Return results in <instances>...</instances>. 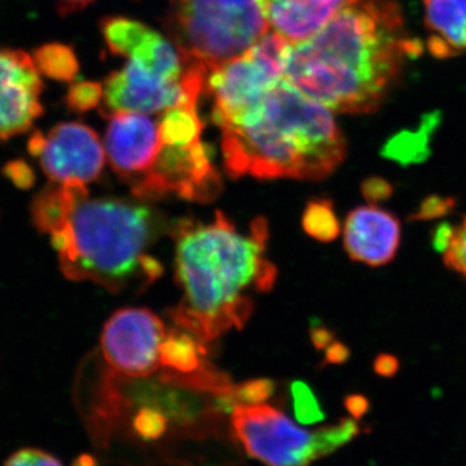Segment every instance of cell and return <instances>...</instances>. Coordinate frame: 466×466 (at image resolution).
Returning <instances> with one entry per match:
<instances>
[{"instance_id": "obj_4", "label": "cell", "mask_w": 466, "mask_h": 466, "mask_svg": "<svg viewBox=\"0 0 466 466\" xmlns=\"http://www.w3.org/2000/svg\"><path fill=\"white\" fill-rule=\"evenodd\" d=\"M157 228V218L144 205L91 198L86 189L50 238L66 279L119 291L161 276V263L147 254Z\"/></svg>"}, {"instance_id": "obj_20", "label": "cell", "mask_w": 466, "mask_h": 466, "mask_svg": "<svg viewBox=\"0 0 466 466\" xmlns=\"http://www.w3.org/2000/svg\"><path fill=\"white\" fill-rule=\"evenodd\" d=\"M437 125V116H426L424 124L416 133H403L392 137L383 147L382 155L401 165L422 162L429 156L428 139Z\"/></svg>"}, {"instance_id": "obj_29", "label": "cell", "mask_w": 466, "mask_h": 466, "mask_svg": "<svg viewBox=\"0 0 466 466\" xmlns=\"http://www.w3.org/2000/svg\"><path fill=\"white\" fill-rule=\"evenodd\" d=\"M361 193L370 204H379L391 198L394 187L385 177H370L361 184Z\"/></svg>"}, {"instance_id": "obj_16", "label": "cell", "mask_w": 466, "mask_h": 466, "mask_svg": "<svg viewBox=\"0 0 466 466\" xmlns=\"http://www.w3.org/2000/svg\"><path fill=\"white\" fill-rule=\"evenodd\" d=\"M426 48L434 57H455L466 52V0H422Z\"/></svg>"}, {"instance_id": "obj_2", "label": "cell", "mask_w": 466, "mask_h": 466, "mask_svg": "<svg viewBox=\"0 0 466 466\" xmlns=\"http://www.w3.org/2000/svg\"><path fill=\"white\" fill-rule=\"evenodd\" d=\"M268 225L250 223L249 232L222 211L211 222L182 219L175 226V278L183 291L171 318L202 342L241 329L254 309L251 293L274 287L278 268L265 257Z\"/></svg>"}, {"instance_id": "obj_34", "label": "cell", "mask_w": 466, "mask_h": 466, "mask_svg": "<svg viewBox=\"0 0 466 466\" xmlns=\"http://www.w3.org/2000/svg\"><path fill=\"white\" fill-rule=\"evenodd\" d=\"M350 350L341 342L333 341L325 352V364H342L348 360Z\"/></svg>"}, {"instance_id": "obj_11", "label": "cell", "mask_w": 466, "mask_h": 466, "mask_svg": "<svg viewBox=\"0 0 466 466\" xmlns=\"http://www.w3.org/2000/svg\"><path fill=\"white\" fill-rule=\"evenodd\" d=\"M164 321L147 309H122L104 325L100 346L113 372L142 379L161 367V346L167 339Z\"/></svg>"}, {"instance_id": "obj_8", "label": "cell", "mask_w": 466, "mask_h": 466, "mask_svg": "<svg viewBox=\"0 0 466 466\" xmlns=\"http://www.w3.org/2000/svg\"><path fill=\"white\" fill-rule=\"evenodd\" d=\"M283 78L284 61L258 45L211 70L205 92L213 96L214 124L219 127L249 112Z\"/></svg>"}, {"instance_id": "obj_30", "label": "cell", "mask_w": 466, "mask_h": 466, "mask_svg": "<svg viewBox=\"0 0 466 466\" xmlns=\"http://www.w3.org/2000/svg\"><path fill=\"white\" fill-rule=\"evenodd\" d=\"M3 174L18 188H29L35 180L33 168L24 159H14L3 167Z\"/></svg>"}, {"instance_id": "obj_35", "label": "cell", "mask_w": 466, "mask_h": 466, "mask_svg": "<svg viewBox=\"0 0 466 466\" xmlns=\"http://www.w3.org/2000/svg\"><path fill=\"white\" fill-rule=\"evenodd\" d=\"M94 2L95 0H57V11L61 16H67V15L82 11Z\"/></svg>"}, {"instance_id": "obj_14", "label": "cell", "mask_w": 466, "mask_h": 466, "mask_svg": "<svg viewBox=\"0 0 466 466\" xmlns=\"http://www.w3.org/2000/svg\"><path fill=\"white\" fill-rule=\"evenodd\" d=\"M401 238L400 219L375 205L350 211L343 245L350 258L370 267L388 265L397 256Z\"/></svg>"}, {"instance_id": "obj_17", "label": "cell", "mask_w": 466, "mask_h": 466, "mask_svg": "<svg viewBox=\"0 0 466 466\" xmlns=\"http://www.w3.org/2000/svg\"><path fill=\"white\" fill-rule=\"evenodd\" d=\"M208 355L207 346L195 334L173 332L167 334L161 346V366L179 375H189L204 367V358Z\"/></svg>"}, {"instance_id": "obj_25", "label": "cell", "mask_w": 466, "mask_h": 466, "mask_svg": "<svg viewBox=\"0 0 466 466\" xmlns=\"http://www.w3.org/2000/svg\"><path fill=\"white\" fill-rule=\"evenodd\" d=\"M275 391V383L268 379H257L235 386L233 400L236 404H259L268 400Z\"/></svg>"}, {"instance_id": "obj_10", "label": "cell", "mask_w": 466, "mask_h": 466, "mask_svg": "<svg viewBox=\"0 0 466 466\" xmlns=\"http://www.w3.org/2000/svg\"><path fill=\"white\" fill-rule=\"evenodd\" d=\"M27 152L38 158L43 173L54 183L88 184L99 179L106 148L99 135L82 122H61L47 134L34 131Z\"/></svg>"}, {"instance_id": "obj_5", "label": "cell", "mask_w": 466, "mask_h": 466, "mask_svg": "<svg viewBox=\"0 0 466 466\" xmlns=\"http://www.w3.org/2000/svg\"><path fill=\"white\" fill-rule=\"evenodd\" d=\"M165 30L187 64L211 72L268 33L258 0H168Z\"/></svg>"}, {"instance_id": "obj_33", "label": "cell", "mask_w": 466, "mask_h": 466, "mask_svg": "<svg viewBox=\"0 0 466 466\" xmlns=\"http://www.w3.org/2000/svg\"><path fill=\"white\" fill-rule=\"evenodd\" d=\"M455 227L451 226L450 223H441L433 232V247L435 250L443 253L449 247L451 238L453 235Z\"/></svg>"}, {"instance_id": "obj_32", "label": "cell", "mask_w": 466, "mask_h": 466, "mask_svg": "<svg viewBox=\"0 0 466 466\" xmlns=\"http://www.w3.org/2000/svg\"><path fill=\"white\" fill-rule=\"evenodd\" d=\"M400 370V361L392 355L381 354L375 360V370L377 375L383 377H392L397 375Z\"/></svg>"}, {"instance_id": "obj_21", "label": "cell", "mask_w": 466, "mask_h": 466, "mask_svg": "<svg viewBox=\"0 0 466 466\" xmlns=\"http://www.w3.org/2000/svg\"><path fill=\"white\" fill-rule=\"evenodd\" d=\"M302 227L309 238L321 242L336 240L341 232V223L328 198L309 201L302 216Z\"/></svg>"}, {"instance_id": "obj_37", "label": "cell", "mask_w": 466, "mask_h": 466, "mask_svg": "<svg viewBox=\"0 0 466 466\" xmlns=\"http://www.w3.org/2000/svg\"><path fill=\"white\" fill-rule=\"evenodd\" d=\"M72 466H100L99 462H97V460L94 458V456L91 455H81L78 456L73 461Z\"/></svg>"}, {"instance_id": "obj_27", "label": "cell", "mask_w": 466, "mask_h": 466, "mask_svg": "<svg viewBox=\"0 0 466 466\" xmlns=\"http://www.w3.org/2000/svg\"><path fill=\"white\" fill-rule=\"evenodd\" d=\"M5 466H64L63 462L47 452L39 449H21L12 453L5 460Z\"/></svg>"}, {"instance_id": "obj_7", "label": "cell", "mask_w": 466, "mask_h": 466, "mask_svg": "<svg viewBox=\"0 0 466 466\" xmlns=\"http://www.w3.org/2000/svg\"><path fill=\"white\" fill-rule=\"evenodd\" d=\"M207 78L208 72L200 66L187 64L182 81H171L128 60L121 70L110 73L104 81L100 112L106 116L116 112L162 115L174 106H198Z\"/></svg>"}, {"instance_id": "obj_13", "label": "cell", "mask_w": 466, "mask_h": 466, "mask_svg": "<svg viewBox=\"0 0 466 466\" xmlns=\"http://www.w3.org/2000/svg\"><path fill=\"white\" fill-rule=\"evenodd\" d=\"M106 118L109 124L104 148L110 167L122 179L137 183L161 152L158 122L137 112H116Z\"/></svg>"}, {"instance_id": "obj_3", "label": "cell", "mask_w": 466, "mask_h": 466, "mask_svg": "<svg viewBox=\"0 0 466 466\" xmlns=\"http://www.w3.org/2000/svg\"><path fill=\"white\" fill-rule=\"evenodd\" d=\"M219 128L223 165L232 179L318 182L336 171L348 150L330 110L285 78L258 106Z\"/></svg>"}, {"instance_id": "obj_31", "label": "cell", "mask_w": 466, "mask_h": 466, "mask_svg": "<svg viewBox=\"0 0 466 466\" xmlns=\"http://www.w3.org/2000/svg\"><path fill=\"white\" fill-rule=\"evenodd\" d=\"M345 407L352 419H361L370 410V400L364 395L352 394L345 400Z\"/></svg>"}, {"instance_id": "obj_12", "label": "cell", "mask_w": 466, "mask_h": 466, "mask_svg": "<svg viewBox=\"0 0 466 466\" xmlns=\"http://www.w3.org/2000/svg\"><path fill=\"white\" fill-rule=\"evenodd\" d=\"M43 88L32 55L0 47V143L27 133L43 116Z\"/></svg>"}, {"instance_id": "obj_23", "label": "cell", "mask_w": 466, "mask_h": 466, "mask_svg": "<svg viewBox=\"0 0 466 466\" xmlns=\"http://www.w3.org/2000/svg\"><path fill=\"white\" fill-rule=\"evenodd\" d=\"M291 398H293L294 413L300 424H317L324 419V413L317 397L305 382H293Z\"/></svg>"}, {"instance_id": "obj_36", "label": "cell", "mask_w": 466, "mask_h": 466, "mask_svg": "<svg viewBox=\"0 0 466 466\" xmlns=\"http://www.w3.org/2000/svg\"><path fill=\"white\" fill-rule=\"evenodd\" d=\"M311 341L319 350L327 349L333 342V333L323 325H319L311 329Z\"/></svg>"}, {"instance_id": "obj_9", "label": "cell", "mask_w": 466, "mask_h": 466, "mask_svg": "<svg viewBox=\"0 0 466 466\" xmlns=\"http://www.w3.org/2000/svg\"><path fill=\"white\" fill-rule=\"evenodd\" d=\"M222 189V179L211 162L210 147L198 142L189 146H162L152 168L133 184L134 196L158 198L177 195L184 200L210 202Z\"/></svg>"}, {"instance_id": "obj_15", "label": "cell", "mask_w": 466, "mask_h": 466, "mask_svg": "<svg viewBox=\"0 0 466 466\" xmlns=\"http://www.w3.org/2000/svg\"><path fill=\"white\" fill-rule=\"evenodd\" d=\"M357 0H258L269 25L296 45L311 38Z\"/></svg>"}, {"instance_id": "obj_1", "label": "cell", "mask_w": 466, "mask_h": 466, "mask_svg": "<svg viewBox=\"0 0 466 466\" xmlns=\"http://www.w3.org/2000/svg\"><path fill=\"white\" fill-rule=\"evenodd\" d=\"M424 51L397 0H357L311 38L291 45L284 78L333 112H376Z\"/></svg>"}, {"instance_id": "obj_18", "label": "cell", "mask_w": 466, "mask_h": 466, "mask_svg": "<svg viewBox=\"0 0 466 466\" xmlns=\"http://www.w3.org/2000/svg\"><path fill=\"white\" fill-rule=\"evenodd\" d=\"M202 130L198 106H174L165 110L158 121L162 146H189L201 140Z\"/></svg>"}, {"instance_id": "obj_24", "label": "cell", "mask_w": 466, "mask_h": 466, "mask_svg": "<svg viewBox=\"0 0 466 466\" xmlns=\"http://www.w3.org/2000/svg\"><path fill=\"white\" fill-rule=\"evenodd\" d=\"M133 429L143 441H157L167 431V416L156 407H143L133 419Z\"/></svg>"}, {"instance_id": "obj_22", "label": "cell", "mask_w": 466, "mask_h": 466, "mask_svg": "<svg viewBox=\"0 0 466 466\" xmlns=\"http://www.w3.org/2000/svg\"><path fill=\"white\" fill-rule=\"evenodd\" d=\"M104 85L94 81H75L67 88L64 103L70 112L84 115L101 106Z\"/></svg>"}, {"instance_id": "obj_26", "label": "cell", "mask_w": 466, "mask_h": 466, "mask_svg": "<svg viewBox=\"0 0 466 466\" xmlns=\"http://www.w3.org/2000/svg\"><path fill=\"white\" fill-rule=\"evenodd\" d=\"M444 263L449 268L466 279V216L461 225L455 227L447 249L443 251Z\"/></svg>"}, {"instance_id": "obj_19", "label": "cell", "mask_w": 466, "mask_h": 466, "mask_svg": "<svg viewBox=\"0 0 466 466\" xmlns=\"http://www.w3.org/2000/svg\"><path fill=\"white\" fill-rule=\"evenodd\" d=\"M39 75L60 84H72L79 73V61L72 46L52 42L39 46L32 54Z\"/></svg>"}, {"instance_id": "obj_28", "label": "cell", "mask_w": 466, "mask_h": 466, "mask_svg": "<svg viewBox=\"0 0 466 466\" xmlns=\"http://www.w3.org/2000/svg\"><path fill=\"white\" fill-rule=\"evenodd\" d=\"M456 207V200L453 198H443V196H429L421 202L415 214L410 216V220H433L437 218L449 216Z\"/></svg>"}, {"instance_id": "obj_6", "label": "cell", "mask_w": 466, "mask_h": 466, "mask_svg": "<svg viewBox=\"0 0 466 466\" xmlns=\"http://www.w3.org/2000/svg\"><path fill=\"white\" fill-rule=\"evenodd\" d=\"M232 428L248 455L265 466H309L360 434L355 419L309 431L267 404H238Z\"/></svg>"}]
</instances>
